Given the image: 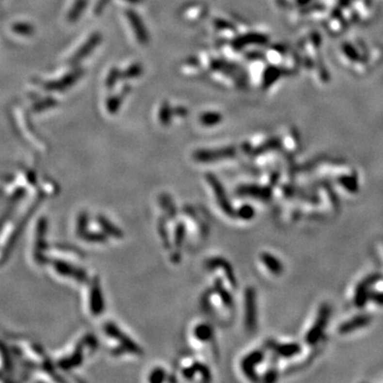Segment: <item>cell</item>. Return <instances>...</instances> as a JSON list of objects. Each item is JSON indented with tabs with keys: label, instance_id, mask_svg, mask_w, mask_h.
Wrapping results in <instances>:
<instances>
[{
	"label": "cell",
	"instance_id": "6da1fadb",
	"mask_svg": "<svg viewBox=\"0 0 383 383\" xmlns=\"http://www.w3.org/2000/svg\"><path fill=\"white\" fill-rule=\"evenodd\" d=\"M211 68L216 72H220L231 78L239 87H246L247 85V75L239 65L228 62L223 59H214L211 61Z\"/></svg>",
	"mask_w": 383,
	"mask_h": 383
},
{
	"label": "cell",
	"instance_id": "7a4b0ae2",
	"mask_svg": "<svg viewBox=\"0 0 383 383\" xmlns=\"http://www.w3.org/2000/svg\"><path fill=\"white\" fill-rule=\"evenodd\" d=\"M47 230V222L44 217H41L36 223L35 227V237H34V243H33V259L38 265H42V263L46 261L45 255H44V251L46 249L45 244V235Z\"/></svg>",
	"mask_w": 383,
	"mask_h": 383
},
{
	"label": "cell",
	"instance_id": "3957f363",
	"mask_svg": "<svg viewBox=\"0 0 383 383\" xmlns=\"http://www.w3.org/2000/svg\"><path fill=\"white\" fill-rule=\"evenodd\" d=\"M237 155L234 147H223L217 149H200L194 152V159L201 163H211L223 160V159L233 158Z\"/></svg>",
	"mask_w": 383,
	"mask_h": 383
},
{
	"label": "cell",
	"instance_id": "277c9868",
	"mask_svg": "<svg viewBox=\"0 0 383 383\" xmlns=\"http://www.w3.org/2000/svg\"><path fill=\"white\" fill-rule=\"evenodd\" d=\"M125 14L126 17H127V19L129 20L131 28H132L134 32L136 40H138L142 45H147L150 40L149 32L147 30L144 21L142 20L141 16L133 10H127L125 12Z\"/></svg>",
	"mask_w": 383,
	"mask_h": 383
},
{
	"label": "cell",
	"instance_id": "5b68a950",
	"mask_svg": "<svg viewBox=\"0 0 383 383\" xmlns=\"http://www.w3.org/2000/svg\"><path fill=\"white\" fill-rule=\"evenodd\" d=\"M105 331L109 336H111L115 340H117L118 343L122 344V347L124 350L132 353H141L142 350L138 346V344H135L129 336L124 335L123 331L118 329V328L115 326L113 322H108L105 326Z\"/></svg>",
	"mask_w": 383,
	"mask_h": 383
},
{
	"label": "cell",
	"instance_id": "8992f818",
	"mask_svg": "<svg viewBox=\"0 0 383 383\" xmlns=\"http://www.w3.org/2000/svg\"><path fill=\"white\" fill-rule=\"evenodd\" d=\"M52 266L54 271L58 275L73 278L75 280H78L79 282H84V280H86V273L83 271L78 267L70 265L67 262H64L62 260H56L52 262Z\"/></svg>",
	"mask_w": 383,
	"mask_h": 383
},
{
	"label": "cell",
	"instance_id": "52a82bcc",
	"mask_svg": "<svg viewBox=\"0 0 383 383\" xmlns=\"http://www.w3.org/2000/svg\"><path fill=\"white\" fill-rule=\"evenodd\" d=\"M100 42H101V34L99 32L93 33L89 38H87L83 45L77 50V52L72 57V59H70V64H78L84 58L89 57L92 51L99 45Z\"/></svg>",
	"mask_w": 383,
	"mask_h": 383
},
{
	"label": "cell",
	"instance_id": "ba28073f",
	"mask_svg": "<svg viewBox=\"0 0 383 383\" xmlns=\"http://www.w3.org/2000/svg\"><path fill=\"white\" fill-rule=\"evenodd\" d=\"M90 289V310L93 314L97 316L105 310V302H103V295L100 288V284L96 279L92 281Z\"/></svg>",
	"mask_w": 383,
	"mask_h": 383
},
{
	"label": "cell",
	"instance_id": "9c48e42d",
	"mask_svg": "<svg viewBox=\"0 0 383 383\" xmlns=\"http://www.w3.org/2000/svg\"><path fill=\"white\" fill-rule=\"evenodd\" d=\"M268 42V37L261 33H248L237 36L232 41V47L235 50H242L249 45H265Z\"/></svg>",
	"mask_w": 383,
	"mask_h": 383
},
{
	"label": "cell",
	"instance_id": "30bf717a",
	"mask_svg": "<svg viewBox=\"0 0 383 383\" xmlns=\"http://www.w3.org/2000/svg\"><path fill=\"white\" fill-rule=\"evenodd\" d=\"M207 182L211 184L213 191H214V193L216 195V199L218 201V204H220L222 209L225 211L227 214H233L232 207H231V206H230V204L227 200L225 191H223V185L221 184L220 181H218V179L214 176V175H212V174H207Z\"/></svg>",
	"mask_w": 383,
	"mask_h": 383
},
{
	"label": "cell",
	"instance_id": "8fae6325",
	"mask_svg": "<svg viewBox=\"0 0 383 383\" xmlns=\"http://www.w3.org/2000/svg\"><path fill=\"white\" fill-rule=\"evenodd\" d=\"M245 305H246V326L249 328V330H254L256 324L255 294L254 288L246 289Z\"/></svg>",
	"mask_w": 383,
	"mask_h": 383
},
{
	"label": "cell",
	"instance_id": "7c38bea8",
	"mask_svg": "<svg viewBox=\"0 0 383 383\" xmlns=\"http://www.w3.org/2000/svg\"><path fill=\"white\" fill-rule=\"evenodd\" d=\"M83 74L81 69H76L74 72L69 73L68 75H66L64 77V78L60 79L58 81H53L50 82L47 85V87L49 90H52V91H64L68 89V87L72 86L76 81H78L80 79V77Z\"/></svg>",
	"mask_w": 383,
	"mask_h": 383
},
{
	"label": "cell",
	"instance_id": "4fadbf2b",
	"mask_svg": "<svg viewBox=\"0 0 383 383\" xmlns=\"http://www.w3.org/2000/svg\"><path fill=\"white\" fill-rule=\"evenodd\" d=\"M262 359H263V353L260 350H256V351L251 352L246 357L243 362H242V368L244 370V373L246 376H248L249 378L255 379V366L256 364H259Z\"/></svg>",
	"mask_w": 383,
	"mask_h": 383
},
{
	"label": "cell",
	"instance_id": "5bb4252c",
	"mask_svg": "<svg viewBox=\"0 0 383 383\" xmlns=\"http://www.w3.org/2000/svg\"><path fill=\"white\" fill-rule=\"evenodd\" d=\"M328 315H329V312H328V310L326 308L322 309L321 313L319 314V319H317L316 325H314V327L312 328V329L309 331L308 335H306V337H305L306 341H308V343L314 344V343L317 342V340H319V337L320 336L321 330L326 327Z\"/></svg>",
	"mask_w": 383,
	"mask_h": 383
},
{
	"label": "cell",
	"instance_id": "9a60e30c",
	"mask_svg": "<svg viewBox=\"0 0 383 383\" xmlns=\"http://www.w3.org/2000/svg\"><path fill=\"white\" fill-rule=\"evenodd\" d=\"M130 86L126 85L125 87H123V90L120 91L119 94L117 95H113L110 96L107 99V110L110 114H116L120 107H122V103L124 101V98L127 96V94H129L130 92Z\"/></svg>",
	"mask_w": 383,
	"mask_h": 383
},
{
	"label": "cell",
	"instance_id": "2e32d148",
	"mask_svg": "<svg viewBox=\"0 0 383 383\" xmlns=\"http://www.w3.org/2000/svg\"><path fill=\"white\" fill-rule=\"evenodd\" d=\"M87 3H89V0H76L72 9L67 13V20L69 23H75L80 18V16L87 7Z\"/></svg>",
	"mask_w": 383,
	"mask_h": 383
},
{
	"label": "cell",
	"instance_id": "e0dca14e",
	"mask_svg": "<svg viewBox=\"0 0 383 383\" xmlns=\"http://www.w3.org/2000/svg\"><path fill=\"white\" fill-rule=\"evenodd\" d=\"M261 260L263 263L265 264V266L268 268L271 271V273H275V275H280L283 271V267L282 264L280 263V261H279L275 256L270 255V254H262L261 255Z\"/></svg>",
	"mask_w": 383,
	"mask_h": 383
},
{
	"label": "cell",
	"instance_id": "ac0fdd59",
	"mask_svg": "<svg viewBox=\"0 0 383 383\" xmlns=\"http://www.w3.org/2000/svg\"><path fill=\"white\" fill-rule=\"evenodd\" d=\"M174 115H175L174 108H172V106L169 105V102L164 101L161 105L160 109H159V113H158V117L159 120H160V123L163 126L171 125Z\"/></svg>",
	"mask_w": 383,
	"mask_h": 383
},
{
	"label": "cell",
	"instance_id": "d6986e66",
	"mask_svg": "<svg viewBox=\"0 0 383 383\" xmlns=\"http://www.w3.org/2000/svg\"><path fill=\"white\" fill-rule=\"evenodd\" d=\"M273 350L278 353L282 355V357H292L299 353L300 351V346L298 344L291 343V344H279L276 345Z\"/></svg>",
	"mask_w": 383,
	"mask_h": 383
},
{
	"label": "cell",
	"instance_id": "ffe728a7",
	"mask_svg": "<svg viewBox=\"0 0 383 383\" xmlns=\"http://www.w3.org/2000/svg\"><path fill=\"white\" fill-rule=\"evenodd\" d=\"M223 120V115L218 112H205L200 115L199 122L206 127L218 125Z\"/></svg>",
	"mask_w": 383,
	"mask_h": 383
},
{
	"label": "cell",
	"instance_id": "44dd1931",
	"mask_svg": "<svg viewBox=\"0 0 383 383\" xmlns=\"http://www.w3.org/2000/svg\"><path fill=\"white\" fill-rule=\"evenodd\" d=\"M194 335L200 342H207L213 336V330L211 326L207 324H200L195 327Z\"/></svg>",
	"mask_w": 383,
	"mask_h": 383
},
{
	"label": "cell",
	"instance_id": "7402d4cb",
	"mask_svg": "<svg viewBox=\"0 0 383 383\" xmlns=\"http://www.w3.org/2000/svg\"><path fill=\"white\" fill-rule=\"evenodd\" d=\"M368 320H369V319H368V317H366V316H358V317H355V319H351L350 321L346 322V324H344V325L340 328V330H341L343 333H346V332H348V331L355 330V329H358V328L364 327L365 325H367V324H368Z\"/></svg>",
	"mask_w": 383,
	"mask_h": 383
},
{
	"label": "cell",
	"instance_id": "603a6c76",
	"mask_svg": "<svg viewBox=\"0 0 383 383\" xmlns=\"http://www.w3.org/2000/svg\"><path fill=\"white\" fill-rule=\"evenodd\" d=\"M144 68L142 66V64L140 63H133L131 64L129 67L126 68L124 72H122V77L120 78L124 80H130V79H135L139 78V77L143 74Z\"/></svg>",
	"mask_w": 383,
	"mask_h": 383
},
{
	"label": "cell",
	"instance_id": "cb8c5ba5",
	"mask_svg": "<svg viewBox=\"0 0 383 383\" xmlns=\"http://www.w3.org/2000/svg\"><path fill=\"white\" fill-rule=\"evenodd\" d=\"M280 75H281V70L278 67H275V66L267 67V69L265 70V73L263 75V87L264 89L270 87L273 83V82H275L279 78V77H280Z\"/></svg>",
	"mask_w": 383,
	"mask_h": 383
},
{
	"label": "cell",
	"instance_id": "d4e9b609",
	"mask_svg": "<svg viewBox=\"0 0 383 383\" xmlns=\"http://www.w3.org/2000/svg\"><path fill=\"white\" fill-rule=\"evenodd\" d=\"M120 77H122V72H120L119 68L112 67L110 72H109L108 77H107V79H106V86L108 87L109 90H112L113 87L116 85L117 81L119 79H122V78H120Z\"/></svg>",
	"mask_w": 383,
	"mask_h": 383
},
{
	"label": "cell",
	"instance_id": "484cf974",
	"mask_svg": "<svg viewBox=\"0 0 383 383\" xmlns=\"http://www.w3.org/2000/svg\"><path fill=\"white\" fill-rule=\"evenodd\" d=\"M98 221H99L100 226L103 227V229H105L106 232L110 233L111 235H113V237H116V238L122 237V232H120L116 227H114L112 223H110V222H109L108 220H106L105 217H99V218H98Z\"/></svg>",
	"mask_w": 383,
	"mask_h": 383
},
{
	"label": "cell",
	"instance_id": "4316f807",
	"mask_svg": "<svg viewBox=\"0 0 383 383\" xmlns=\"http://www.w3.org/2000/svg\"><path fill=\"white\" fill-rule=\"evenodd\" d=\"M238 215L240 218H243V220H250V218H253L255 216V210L253 207L246 205L240 207Z\"/></svg>",
	"mask_w": 383,
	"mask_h": 383
},
{
	"label": "cell",
	"instance_id": "83f0119b",
	"mask_svg": "<svg viewBox=\"0 0 383 383\" xmlns=\"http://www.w3.org/2000/svg\"><path fill=\"white\" fill-rule=\"evenodd\" d=\"M214 25H215V27H216L217 29L235 31V27H234V25L230 23V21L226 20V19L216 18V19H214Z\"/></svg>",
	"mask_w": 383,
	"mask_h": 383
},
{
	"label": "cell",
	"instance_id": "f1b7e54d",
	"mask_svg": "<svg viewBox=\"0 0 383 383\" xmlns=\"http://www.w3.org/2000/svg\"><path fill=\"white\" fill-rule=\"evenodd\" d=\"M112 0H98L96 5H95V9H94V13L96 15H100L103 13V11L106 10V8L109 5Z\"/></svg>",
	"mask_w": 383,
	"mask_h": 383
},
{
	"label": "cell",
	"instance_id": "f546056e",
	"mask_svg": "<svg viewBox=\"0 0 383 383\" xmlns=\"http://www.w3.org/2000/svg\"><path fill=\"white\" fill-rule=\"evenodd\" d=\"M165 378V371L161 368H157L152 371V374L150 376V381L151 382H160L163 381Z\"/></svg>",
	"mask_w": 383,
	"mask_h": 383
},
{
	"label": "cell",
	"instance_id": "4dcf8cb0",
	"mask_svg": "<svg viewBox=\"0 0 383 383\" xmlns=\"http://www.w3.org/2000/svg\"><path fill=\"white\" fill-rule=\"evenodd\" d=\"M14 31L15 32H18V33H21V34H24V33H31L32 32V28L31 27L29 26V25H21V24H18V25H15L14 26Z\"/></svg>",
	"mask_w": 383,
	"mask_h": 383
},
{
	"label": "cell",
	"instance_id": "1f68e13d",
	"mask_svg": "<svg viewBox=\"0 0 383 383\" xmlns=\"http://www.w3.org/2000/svg\"><path fill=\"white\" fill-rule=\"evenodd\" d=\"M174 113H175V115H178V116H180V117H185V116H188V115H189L188 109L184 108V107L175 108L174 109Z\"/></svg>",
	"mask_w": 383,
	"mask_h": 383
},
{
	"label": "cell",
	"instance_id": "d6a6232c",
	"mask_svg": "<svg viewBox=\"0 0 383 383\" xmlns=\"http://www.w3.org/2000/svg\"><path fill=\"white\" fill-rule=\"evenodd\" d=\"M246 58H248L250 61H255V60H256V59H259V58H262V54L261 53H255V52H253V53H248V54H246Z\"/></svg>",
	"mask_w": 383,
	"mask_h": 383
},
{
	"label": "cell",
	"instance_id": "836d02e7",
	"mask_svg": "<svg viewBox=\"0 0 383 383\" xmlns=\"http://www.w3.org/2000/svg\"><path fill=\"white\" fill-rule=\"evenodd\" d=\"M374 297H375V298H373V299L375 300V302H376L377 303L383 304V292L375 294V296H374Z\"/></svg>",
	"mask_w": 383,
	"mask_h": 383
},
{
	"label": "cell",
	"instance_id": "e575fe53",
	"mask_svg": "<svg viewBox=\"0 0 383 383\" xmlns=\"http://www.w3.org/2000/svg\"><path fill=\"white\" fill-rule=\"evenodd\" d=\"M125 1H127L129 3H132V4H139L144 2V0H125Z\"/></svg>",
	"mask_w": 383,
	"mask_h": 383
}]
</instances>
